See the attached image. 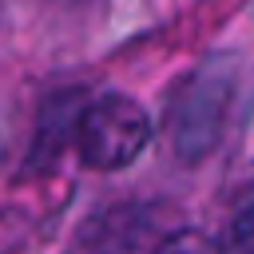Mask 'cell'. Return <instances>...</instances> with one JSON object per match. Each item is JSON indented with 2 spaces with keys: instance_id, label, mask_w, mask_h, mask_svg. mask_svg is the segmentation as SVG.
<instances>
[{
  "instance_id": "cell-1",
  "label": "cell",
  "mask_w": 254,
  "mask_h": 254,
  "mask_svg": "<svg viewBox=\"0 0 254 254\" xmlns=\"http://www.w3.org/2000/svg\"><path fill=\"white\" fill-rule=\"evenodd\" d=\"M234 91H238L234 56H214L183 79V87L175 91L171 111H167L171 147L183 163H202L222 143L226 115L234 107Z\"/></svg>"
},
{
  "instance_id": "cell-2",
  "label": "cell",
  "mask_w": 254,
  "mask_h": 254,
  "mask_svg": "<svg viewBox=\"0 0 254 254\" xmlns=\"http://www.w3.org/2000/svg\"><path fill=\"white\" fill-rule=\"evenodd\" d=\"M147 143H151V115L119 91L91 99L75 119V147L83 167L91 171H119L135 163Z\"/></svg>"
},
{
  "instance_id": "cell-3",
  "label": "cell",
  "mask_w": 254,
  "mask_h": 254,
  "mask_svg": "<svg viewBox=\"0 0 254 254\" xmlns=\"http://www.w3.org/2000/svg\"><path fill=\"white\" fill-rule=\"evenodd\" d=\"M143 234H147V210L131 202H115L83 222L79 246L87 254H131Z\"/></svg>"
},
{
  "instance_id": "cell-4",
  "label": "cell",
  "mask_w": 254,
  "mask_h": 254,
  "mask_svg": "<svg viewBox=\"0 0 254 254\" xmlns=\"http://www.w3.org/2000/svg\"><path fill=\"white\" fill-rule=\"evenodd\" d=\"M71 123H75V115H71V91H67V95H60L56 103H48L40 111V131H36L32 151H28V171H48L60 159Z\"/></svg>"
},
{
  "instance_id": "cell-5",
  "label": "cell",
  "mask_w": 254,
  "mask_h": 254,
  "mask_svg": "<svg viewBox=\"0 0 254 254\" xmlns=\"http://www.w3.org/2000/svg\"><path fill=\"white\" fill-rule=\"evenodd\" d=\"M32 238V214L20 206H0V254H16Z\"/></svg>"
},
{
  "instance_id": "cell-6",
  "label": "cell",
  "mask_w": 254,
  "mask_h": 254,
  "mask_svg": "<svg viewBox=\"0 0 254 254\" xmlns=\"http://www.w3.org/2000/svg\"><path fill=\"white\" fill-rule=\"evenodd\" d=\"M155 254H218V246L202 234V230H175L159 242Z\"/></svg>"
},
{
  "instance_id": "cell-7",
  "label": "cell",
  "mask_w": 254,
  "mask_h": 254,
  "mask_svg": "<svg viewBox=\"0 0 254 254\" xmlns=\"http://www.w3.org/2000/svg\"><path fill=\"white\" fill-rule=\"evenodd\" d=\"M230 242H234L238 254H254V206H246V210L234 218V226H230Z\"/></svg>"
}]
</instances>
